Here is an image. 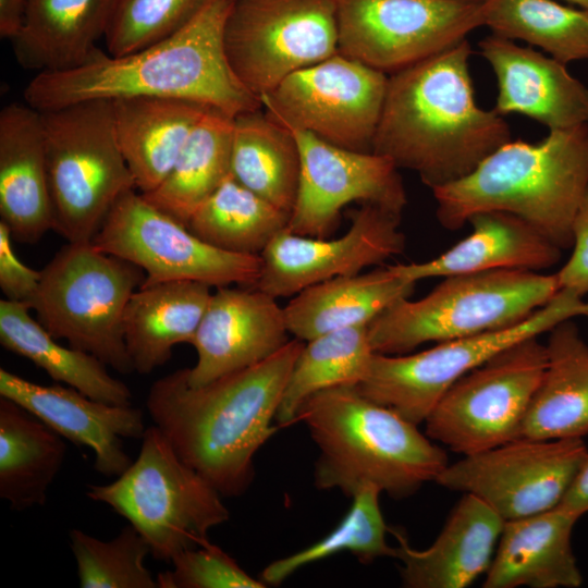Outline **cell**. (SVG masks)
Wrapping results in <instances>:
<instances>
[{
  "mask_svg": "<svg viewBox=\"0 0 588 588\" xmlns=\"http://www.w3.org/2000/svg\"><path fill=\"white\" fill-rule=\"evenodd\" d=\"M304 344L293 338L268 358L204 385H189L184 368L151 384L146 407L154 425L222 497L249 488L254 456L278 430L272 420Z\"/></svg>",
  "mask_w": 588,
  "mask_h": 588,
  "instance_id": "obj_1",
  "label": "cell"
},
{
  "mask_svg": "<svg viewBox=\"0 0 588 588\" xmlns=\"http://www.w3.org/2000/svg\"><path fill=\"white\" fill-rule=\"evenodd\" d=\"M467 39L390 74L372 151L430 189L457 181L512 140L502 115L479 107Z\"/></svg>",
  "mask_w": 588,
  "mask_h": 588,
  "instance_id": "obj_2",
  "label": "cell"
},
{
  "mask_svg": "<svg viewBox=\"0 0 588 588\" xmlns=\"http://www.w3.org/2000/svg\"><path fill=\"white\" fill-rule=\"evenodd\" d=\"M234 0H210L183 28L137 51L99 49L84 65L38 73L23 97L38 111L88 100L164 97L196 101L234 118L262 108L235 76L224 50V26Z\"/></svg>",
  "mask_w": 588,
  "mask_h": 588,
  "instance_id": "obj_3",
  "label": "cell"
},
{
  "mask_svg": "<svg viewBox=\"0 0 588 588\" xmlns=\"http://www.w3.org/2000/svg\"><path fill=\"white\" fill-rule=\"evenodd\" d=\"M303 422L319 450L314 481L353 498L376 486L394 499L436 481L449 465L445 452L417 425L363 395L356 385L319 391L299 406Z\"/></svg>",
  "mask_w": 588,
  "mask_h": 588,
  "instance_id": "obj_4",
  "label": "cell"
},
{
  "mask_svg": "<svg viewBox=\"0 0 588 588\" xmlns=\"http://www.w3.org/2000/svg\"><path fill=\"white\" fill-rule=\"evenodd\" d=\"M436 215L449 230L481 211H505L561 249L588 191V124L549 131L537 143L510 140L466 176L436 187Z\"/></svg>",
  "mask_w": 588,
  "mask_h": 588,
  "instance_id": "obj_5",
  "label": "cell"
},
{
  "mask_svg": "<svg viewBox=\"0 0 588 588\" xmlns=\"http://www.w3.org/2000/svg\"><path fill=\"white\" fill-rule=\"evenodd\" d=\"M556 274L500 269L449 275L422 298L394 303L368 324L375 353L407 354L514 326L560 291Z\"/></svg>",
  "mask_w": 588,
  "mask_h": 588,
  "instance_id": "obj_6",
  "label": "cell"
},
{
  "mask_svg": "<svg viewBox=\"0 0 588 588\" xmlns=\"http://www.w3.org/2000/svg\"><path fill=\"white\" fill-rule=\"evenodd\" d=\"M53 230L68 243H89L117 201L136 189L120 149L109 99L40 111Z\"/></svg>",
  "mask_w": 588,
  "mask_h": 588,
  "instance_id": "obj_7",
  "label": "cell"
},
{
  "mask_svg": "<svg viewBox=\"0 0 588 588\" xmlns=\"http://www.w3.org/2000/svg\"><path fill=\"white\" fill-rule=\"evenodd\" d=\"M135 461L107 485H88L86 495L124 517L145 538L150 554L171 563L208 541L230 512L222 495L184 463L163 433L146 428Z\"/></svg>",
  "mask_w": 588,
  "mask_h": 588,
  "instance_id": "obj_8",
  "label": "cell"
},
{
  "mask_svg": "<svg viewBox=\"0 0 588 588\" xmlns=\"http://www.w3.org/2000/svg\"><path fill=\"white\" fill-rule=\"evenodd\" d=\"M145 272L89 243H68L41 270L30 307L57 340L98 357L115 371L133 367L125 347L123 316Z\"/></svg>",
  "mask_w": 588,
  "mask_h": 588,
  "instance_id": "obj_9",
  "label": "cell"
},
{
  "mask_svg": "<svg viewBox=\"0 0 588 588\" xmlns=\"http://www.w3.org/2000/svg\"><path fill=\"white\" fill-rule=\"evenodd\" d=\"M584 296L561 289L525 320L499 330L438 343L415 353H375L368 373L356 387L415 425L425 422L445 392L464 375L507 346L540 336L556 324L588 316Z\"/></svg>",
  "mask_w": 588,
  "mask_h": 588,
  "instance_id": "obj_10",
  "label": "cell"
},
{
  "mask_svg": "<svg viewBox=\"0 0 588 588\" xmlns=\"http://www.w3.org/2000/svg\"><path fill=\"white\" fill-rule=\"evenodd\" d=\"M538 338L507 346L458 379L425 420L426 434L462 455L519 438L547 365Z\"/></svg>",
  "mask_w": 588,
  "mask_h": 588,
  "instance_id": "obj_11",
  "label": "cell"
},
{
  "mask_svg": "<svg viewBox=\"0 0 588 588\" xmlns=\"http://www.w3.org/2000/svg\"><path fill=\"white\" fill-rule=\"evenodd\" d=\"M223 41L233 73L260 99L294 72L339 52L336 1L234 0Z\"/></svg>",
  "mask_w": 588,
  "mask_h": 588,
  "instance_id": "obj_12",
  "label": "cell"
},
{
  "mask_svg": "<svg viewBox=\"0 0 588 588\" xmlns=\"http://www.w3.org/2000/svg\"><path fill=\"white\" fill-rule=\"evenodd\" d=\"M91 244L139 267L144 282L195 281L211 287H255L260 255L234 254L200 240L135 189L114 205Z\"/></svg>",
  "mask_w": 588,
  "mask_h": 588,
  "instance_id": "obj_13",
  "label": "cell"
},
{
  "mask_svg": "<svg viewBox=\"0 0 588 588\" xmlns=\"http://www.w3.org/2000/svg\"><path fill=\"white\" fill-rule=\"evenodd\" d=\"M339 53L393 74L483 26L482 0H335Z\"/></svg>",
  "mask_w": 588,
  "mask_h": 588,
  "instance_id": "obj_14",
  "label": "cell"
},
{
  "mask_svg": "<svg viewBox=\"0 0 588 588\" xmlns=\"http://www.w3.org/2000/svg\"><path fill=\"white\" fill-rule=\"evenodd\" d=\"M388 75L335 53L284 78L260 100L287 128L339 147L369 152L385 98Z\"/></svg>",
  "mask_w": 588,
  "mask_h": 588,
  "instance_id": "obj_15",
  "label": "cell"
},
{
  "mask_svg": "<svg viewBox=\"0 0 588 588\" xmlns=\"http://www.w3.org/2000/svg\"><path fill=\"white\" fill-rule=\"evenodd\" d=\"M587 457L583 439L517 438L463 455L436 482L476 495L505 522L558 506Z\"/></svg>",
  "mask_w": 588,
  "mask_h": 588,
  "instance_id": "obj_16",
  "label": "cell"
},
{
  "mask_svg": "<svg viewBox=\"0 0 588 588\" xmlns=\"http://www.w3.org/2000/svg\"><path fill=\"white\" fill-rule=\"evenodd\" d=\"M301 155L298 192L287 229L326 238L336 229L342 209L351 203L373 204L402 215L406 192L394 162L373 151L329 144L313 134L289 128Z\"/></svg>",
  "mask_w": 588,
  "mask_h": 588,
  "instance_id": "obj_17",
  "label": "cell"
},
{
  "mask_svg": "<svg viewBox=\"0 0 588 588\" xmlns=\"http://www.w3.org/2000/svg\"><path fill=\"white\" fill-rule=\"evenodd\" d=\"M400 219V213L362 204L339 237L303 236L286 228L260 254L262 267L255 287L275 298L290 297L310 285L380 266L404 250Z\"/></svg>",
  "mask_w": 588,
  "mask_h": 588,
  "instance_id": "obj_18",
  "label": "cell"
},
{
  "mask_svg": "<svg viewBox=\"0 0 588 588\" xmlns=\"http://www.w3.org/2000/svg\"><path fill=\"white\" fill-rule=\"evenodd\" d=\"M284 307L256 287H217L192 345L197 360L184 368L189 385H204L253 366L279 351L290 339Z\"/></svg>",
  "mask_w": 588,
  "mask_h": 588,
  "instance_id": "obj_19",
  "label": "cell"
},
{
  "mask_svg": "<svg viewBox=\"0 0 588 588\" xmlns=\"http://www.w3.org/2000/svg\"><path fill=\"white\" fill-rule=\"evenodd\" d=\"M0 396L32 413L62 438L95 454L96 471L118 477L133 462L123 439H142L146 427L142 409L86 396L61 384L42 385L0 368Z\"/></svg>",
  "mask_w": 588,
  "mask_h": 588,
  "instance_id": "obj_20",
  "label": "cell"
},
{
  "mask_svg": "<svg viewBox=\"0 0 588 588\" xmlns=\"http://www.w3.org/2000/svg\"><path fill=\"white\" fill-rule=\"evenodd\" d=\"M479 49L497 78L498 114L519 113L549 131L588 124V86L566 64L494 34Z\"/></svg>",
  "mask_w": 588,
  "mask_h": 588,
  "instance_id": "obj_21",
  "label": "cell"
},
{
  "mask_svg": "<svg viewBox=\"0 0 588 588\" xmlns=\"http://www.w3.org/2000/svg\"><path fill=\"white\" fill-rule=\"evenodd\" d=\"M504 519L470 493L453 507L441 532L424 550L414 549L404 532L389 531L397 540L402 584L407 588H464L487 573Z\"/></svg>",
  "mask_w": 588,
  "mask_h": 588,
  "instance_id": "obj_22",
  "label": "cell"
},
{
  "mask_svg": "<svg viewBox=\"0 0 588 588\" xmlns=\"http://www.w3.org/2000/svg\"><path fill=\"white\" fill-rule=\"evenodd\" d=\"M0 217L19 243L53 230L41 113L26 102L0 111Z\"/></svg>",
  "mask_w": 588,
  "mask_h": 588,
  "instance_id": "obj_23",
  "label": "cell"
},
{
  "mask_svg": "<svg viewBox=\"0 0 588 588\" xmlns=\"http://www.w3.org/2000/svg\"><path fill=\"white\" fill-rule=\"evenodd\" d=\"M580 517L558 505L505 520L485 588H577L583 584L572 534Z\"/></svg>",
  "mask_w": 588,
  "mask_h": 588,
  "instance_id": "obj_24",
  "label": "cell"
},
{
  "mask_svg": "<svg viewBox=\"0 0 588 588\" xmlns=\"http://www.w3.org/2000/svg\"><path fill=\"white\" fill-rule=\"evenodd\" d=\"M473 231L441 255L390 268L411 282L500 269L538 271L556 265L562 249L522 218L505 211L473 215Z\"/></svg>",
  "mask_w": 588,
  "mask_h": 588,
  "instance_id": "obj_25",
  "label": "cell"
},
{
  "mask_svg": "<svg viewBox=\"0 0 588 588\" xmlns=\"http://www.w3.org/2000/svg\"><path fill=\"white\" fill-rule=\"evenodd\" d=\"M115 0H28L20 32L10 41L26 70L64 72L87 63L100 49Z\"/></svg>",
  "mask_w": 588,
  "mask_h": 588,
  "instance_id": "obj_26",
  "label": "cell"
},
{
  "mask_svg": "<svg viewBox=\"0 0 588 588\" xmlns=\"http://www.w3.org/2000/svg\"><path fill=\"white\" fill-rule=\"evenodd\" d=\"M211 294V286L195 281L143 282L123 316L133 370L149 375L171 359L175 345L192 344Z\"/></svg>",
  "mask_w": 588,
  "mask_h": 588,
  "instance_id": "obj_27",
  "label": "cell"
},
{
  "mask_svg": "<svg viewBox=\"0 0 588 588\" xmlns=\"http://www.w3.org/2000/svg\"><path fill=\"white\" fill-rule=\"evenodd\" d=\"M112 102L117 139L142 194L162 183L191 132L210 108L164 97H126Z\"/></svg>",
  "mask_w": 588,
  "mask_h": 588,
  "instance_id": "obj_28",
  "label": "cell"
},
{
  "mask_svg": "<svg viewBox=\"0 0 588 588\" xmlns=\"http://www.w3.org/2000/svg\"><path fill=\"white\" fill-rule=\"evenodd\" d=\"M415 284L387 266L310 285L284 307L289 333L307 342L329 332L368 326L394 303L409 297Z\"/></svg>",
  "mask_w": 588,
  "mask_h": 588,
  "instance_id": "obj_29",
  "label": "cell"
},
{
  "mask_svg": "<svg viewBox=\"0 0 588 588\" xmlns=\"http://www.w3.org/2000/svg\"><path fill=\"white\" fill-rule=\"evenodd\" d=\"M547 365L519 438L583 439L588 434V344L572 319L549 331Z\"/></svg>",
  "mask_w": 588,
  "mask_h": 588,
  "instance_id": "obj_30",
  "label": "cell"
},
{
  "mask_svg": "<svg viewBox=\"0 0 588 588\" xmlns=\"http://www.w3.org/2000/svg\"><path fill=\"white\" fill-rule=\"evenodd\" d=\"M25 302L0 301V343L27 358L58 383L76 389L86 396L115 405H130L132 393L112 377L107 365L95 355L57 342L29 311Z\"/></svg>",
  "mask_w": 588,
  "mask_h": 588,
  "instance_id": "obj_31",
  "label": "cell"
},
{
  "mask_svg": "<svg viewBox=\"0 0 588 588\" xmlns=\"http://www.w3.org/2000/svg\"><path fill=\"white\" fill-rule=\"evenodd\" d=\"M59 433L0 396V498L15 511L44 505L66 455Z\"/></svg>",
  "mask_w": 588,
  "mask_h": 588,
  "instance_id": "obj_32",
  "label": "cell"
},
{
  "mask_svg": "<svg viewBox=\"0 0 588 588\" xmlns=\"http://www.w3.org/2000/svg\"><path fill=\"white\" fill-rule=\"evenodd\" d=\"M261 109L233 119L231 174L291 215L299 184V148L293 133Z\"/></svg>",
  "mask_w": 588,
  "mask_h": 588,
  "instance_id": "obj_33",
  "label": "cell"
},
{
  "mask_svg": "<svg viewBox=\"0 0 588 588\" xmlns=\"http://www.w3.org/2000/svg\"><path fill=\"white\" fill-rule=\"evenodd\" d=\"M233 119L208 108L162 183L140 194L187 225L196 209L231 175Z\"/></svg>",
  "mask_w": 588,
  "mask_h": 588,
  "instance_id": "obj_34",
  "label": "cell"
},
{
  "mask_svg": "<svg viewBox=\"0 0 588 588\" xmlns=\"http://www.w3.org/2000/svg\"><path fill=\"white\" fill-rule=\"evenodd\" d=\"M290 215L237 182L232 174L193 213L187 228L219 249L260 255Z\"/></svg>",
  "mask_w": 588,
  "mask_h": 588,
  "instance_id": "obj_35",
  "label": "cell"
},
{
  "mask_svg": "<svg viewBox=\"0 0 588 588\" xmlns=\"http://www.w3.org/2000/svg\"><path fill=\"white\" fill-rule=\"evenodd\" d=\"M368 326L329 332L304 344L287 379L277 413L278 427L296 422L302 403L334 387L357 385L373 357Z\"/></svg>",
  "mask_w": 588,
  "mask_h": 588,
  "instance_id": "obj_36",
  "label": "cell"
},
{
  "mask_svg": "<svg viewBox=\"0 0 588 588\" xmlns=\"http://www.w3.org/2000/svg\"><path fill=\"white\" fill-rule=\"evenodd\" d=\"M483 26L567 64L588 60V12L554 0H482Z\"/></svg>",
  "mask_w": 588,
  "mask_h": 588,
  "instance_id": "obj_37",
  "label": "cell"
},
{
  "mask_svg": "<svg viewBox=\"0 0 588 588\" xmlns=\"http://www.w3.org/2000/svg\"><path fill=\"white\" fill-rule=\"evenodd\" d=\"M380 493L376 486L364 487L352 498L348 512L331 532L303 550L271 562L259 579L266 586H279L299 568L341 551H350L364 564L378 558H396L395 547L387 542L389 526L379 505Z\"/></svg>",
  "mask_w": 588,
  "mask_h": 588,
  "instance_id": "obj_38",
  "label": "cell"
},
{
  "mask_svg": "<svg viewBox=\"0 0 588 588\" xmlns=\"http://www.w3.org/2000/svg\"><path fill=\"white\" fill-rule=\"evenodd\" d=\"M69 540L82 588H158L145 564L150 547L131 524L111 540L75 528Z\"/></svg>",
  "mask_w": 588,
  "mask_h": 588,
  "instance_id": "obj_39",
  "label": "cell"
},
{
  "mask_svg": "<svg viewBox=\"0 0 588 588\" xmlns=\"http://www.w3.org/2000/svg\"><path fill=\"white\" fill-rule=\"evenodd\" d=\"M210 0H115L105 35L111 56H123L179 32Z\"/></svg>",
  "mask_w": 588,
  "mask_h": 588,
  "instance_id": "obj_40",
  "label": "cell"
},
{
  "mask_svg": "<svg viewBox=\"0 0 588 588\" xmlns=\"http://www.w3.org/2000/svg\"><path fill=\"white\" fill-rule=\"evenodd\" d=\"M172 568L159 573L158 588H266L210 541L177 554Z\"/></svg>",
  "mask_w": 588,
  "mask_h": 588,
  "instance_id": "obj_41",
  "label": "cell"
},
{
  "mask_svg": "<svg viewBox=\"0 0 588 588\" xmlns=\"http://www.w3.org/2000/svg\"><path fill=\"white\" fill-rule=\"evenodd\" d=\"M9 228L0 221V289L5 299L30 304L41 270L26 266L16 256Z\"/></svg>",
  "mask_w": 588,
  "mask_h": 588,
  "instance_id": "obj_42",
  "label": "cell"
},
{
  "mask_svg": "<svg viewBox=\"0 0 588 588\" xmlns=\"http://www.w3.org/2000/svg\"><path fill=\"white\" fill-rule=\"evenodd\" d=\"M572 248L568 260L555 274L560 289L584 296L588 293V191L574 221Z\"/></svg>",
  "mask_w": 588,
  "mask_h": 588,
  "instance_id": "obj_43",
  "label": "cell"
},
{
  "mask_svg": "<svg viewBox=\"0 0 588 588\" xmlns=\"http://www.w3.org/2000/svg\"><path fill=\"white\" fill-rule=\"evenodd\" d=\"M559 505L578 517L588 514V457Z\"/></svg>",
  "mask_w": 588,
  "mask_h": 588,
  "instance_id": "obj_44",
  "label": "cell"
},
{
  "mask_svg": "<svg viewBox=\"0 0 588 588\" xmlns=\"http://www.w3.org/2000/svg\"><path fill=\"white\" fill-rule=\"evenodd\" d=\"M28 0H0V36L11 40L20 32Z\"/></svg>",
  "mask_w": 588,
  "mask_h": 588,
  "instance_id": "obj_45",
  "label": "cell"
},
{
  "mask_svg": "<svg viewBox=\"0 0 588 588\" xmlns=\"http://www.w3.org/2000/svg\"><path fill=\"white\" fill-rule=\"evenodd\" d=\"M571 4H574L578 7V9H581L584 11L588 12V0H564Z\"/></svg>",
  "mask_w": 588,
  "mask_h": 588,
  "instance_id": "obj_46",
  "label": "cell"
}]
</instances>
